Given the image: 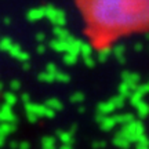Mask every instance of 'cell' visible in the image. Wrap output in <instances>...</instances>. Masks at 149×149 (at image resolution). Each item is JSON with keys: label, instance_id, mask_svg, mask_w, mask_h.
<instances>
[{"label": "cell", "instance_id": "4", "mask_svg": "<svg viewBox=\"0 0 149 149\" xmlns=\"http://www.w3.org/2000/svg\"><path fill=\"white\" fill-rule=\"evenodd\" d=\"M11 46H13V42H11L8 37H3V39L0 40V48H1V50H8V51H10Z\"/></svg>", "mask_w": 149, "mask_h": 149}, {"label": "cell", "instance_id": "2", "mask_svg": "<svg viewBox=\"0 0 149 149\" xmlns=\"http://www.w3.org/2000/svg\"><path fill=\"white\" fill-rule=\"evenodd\" d=\"M44 8H46V18H48L55 26L64 28L65 22H66V17H65L64 11L58 10V8H55V7H53V6L44 7Z\"/></svg>", "mask_w": 149, "mask_h": 149}, {"label": "cell", "instance_id": "1", "mask_svg": "<svg viewBox=\"0 0 149 149\" xmlns=\"http://www.w3.org/2000/svg\"><path fill=\"white\" fill-rule=\"evenodd\" d=\"M97 46L149 29V0H76Z\"/></svg>", "mask_w": 149, "mask_h": 149}, {"label": "cell", "instance_id": "3", "mask_svg": "<svg viewBox=\"0 0 149 149\" xmlns=\"http://www.w3.org/2000/svg\"><path fill=\"white\" fill-rule=\"evenodd\" d=\"M42 18H46V8L44 7L32 8L28 13V19H31V21H37V19H42Z\"/></svg>", "mask_w": 149, "mask_h": 149}]
</instances>
